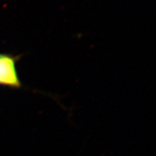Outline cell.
<instances>
[{
    "instance_id": "cell-1",
    "label": "cell",
    "mask_w": 156,
    "mask_h": 156,
    "mask_svg": "<svg viewBox=\"0 0 156 156\" xmlns=\"http://www.w3.org/2000/svg\"><path fill=\"white\" fill-rule=\"evenodd\" d=\"M17 56L0 54V85L11 88H20L22 84L17 72Z\"/></svg>"
}]
</instances>
